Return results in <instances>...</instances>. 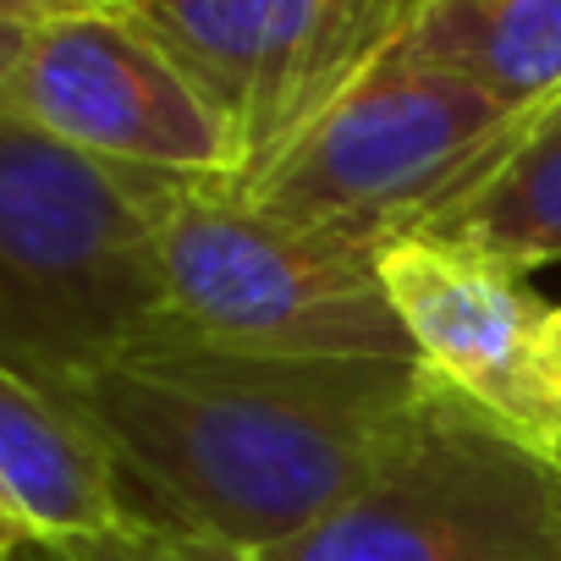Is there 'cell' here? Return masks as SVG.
I'll return each mask as SVG.
<instances>
[{"label":"cell","instance_id":"cell-20","mask_svg":"<svg viewBox=\"0 0 561 561\" xmlns=\"http://www.w3.org/2000/svg\"><path fill=\"white\" fill-rule=\"evenodd\" d=\"M556 468H561V451H556Z\"/></svg>","mask_w":561,"mask_h":561},{"label":"cell","instance_id":"cell-6","mask_svg":"<svg viewBox=\"0 0 561 561\" xmlns=\"http://www.w3.org/2000/svg\"><path fill=\"white\" fill-rule=\"evenodd\" d=\"M0 111L105 165L231 187L242 133L122 12H78L34 28Z\"/></svg>","mask_w":561,"mask_h":561},{"label":"cell","instance_id":"cell-9","mask_svg":"<svg viewBox=\"0 0 561 561\" xmlns=\"http://www.w3.org/2000/svg\"><path fill=\"white\" fill-rule=\"evenodd\" d=\"M0 490L45 539H89L127 517L100 440L39 386L0 369Z\"/></svg>","mask_w":561,"mask_h":561},{"label":"cell","instance_id":"cell-11","mask_svg":"<svg viewBox=\"0 0 561 561\" xmlns=\"http://www.w3.org/2000/svg\"><path fill=\"white\" fill-rule=\"evenodd\" d=\"M419 237L462 242L506 270H539L561 259V105L528 116L468 193Z\"/></svg>","mask_w":561,"mask_h":561},{"label":"cell","instance_id":"cell-10","mask_svg":"<svg viewBox=\"0 0 561 561\" xmlns=\"http://www.w3.org/2000/svg\"><path fill=\"white\" fill-rule=\"evenodd\" d=\"M397 50L462 72L523 122L561 105V0H435Z\"/></svg>","mask_w":561,"mask_h":561},{"label":"cell","instance_id":"cell-15","mask_svg":"<svg viewBox=\"0 0 561 561\" xmlns=\"http://www.w3.org/2000/svg\"><path fill=\"white\" fill-rule=\"evenodd\" d=\"M34 28H39V23L0 12V100H7V89H12V78H18V61H23V50H28Z\"/></svg>","mask_w":561,"mask_h":561},{"label":"cell","instance_id":"cell-12","mask_svg":"<svg viewBox=\"0 0 561 561\" xmlns=\"http://www.w3.org/2000/svg\"><path fill=\"white\" fill-rule=\"evenodd\" d=\"M435 7V0H336L331 7V28H325V39H320V56H314V67H309V78H304V89H298V105H293V116H287V127H280V138H293L314 111H325L353 78H364L380 56H391L397 45H402V34L424 18ZM275 138V144H280ZM270 144V149H275ZM264 149V154H270ZM259 154V160H264ZM253 160V165H259ZM248 165V171H253ZM242 171V176H248ZM237 176V182H242Z\"/></svg>","mask_w":561,"mask_h":561},{"label":"cell","instance_id":"cell-8","mask_svg":"<svg viewBox=\"0 0 561 561\" xmlns=\"http://www.w3.org/2000/svg\"><path fill=\"white\" fill-rule=\"evenodd\" d=\"M331 7L336 0H122V12L242 133L248 165L287 127Z\"/></svg>","mask_w":561,"mask_h":561},{"label":"cell","instance_id":"cell-1","mask_svg":"<svg viewBox=\"0 0 561 561\" xmlns=\"http://www.w3.org/2000/svg\"><path fill=\"white\" fill-rule=\"evenodd\" d=\"M430 386L419 358H270L160 320L61 408L111 457L127 512L264 556L380 468Z\"/></svg>","mask_w":561,"mask_h":561},{"label":"cell","instance_id":"cell-19","mask_svg":"<svg viewBox=\"0 0 561 561\" xmlns=\"http://www.w3.org/2000/svg\"><path fill=\"white\" fill-rule=\"evenodd\" d=\"M556 325H561V304H556Z\"/></svg>","mask_w":561,"mask_h":561},{"label":"cell","instance_id":"cell-16","mask_svg":"<svg viewBox=\"0 0 561 561\" xmlns=\"http://www.w3.org/2000/svg\"><path fill=\"white\" fill-rule=\"evenodd\" d=\"M0 561H78L61 539H45V534H18L7 550H0Z\"/></svg>","mask_w":561,"mask_h":561},{"label":"cell","instance_id":"cell-5","mask_svg":"<svg viewBox=\"0 0 561 561\" xmlns=\"http://www.w3.org/2000/svg\"><path fill=\"white\" fill-rule=\"evenodd\" d=\"M259 561H561V468L430 386L380 468Z\"/></svg>","mask_w":561,"mask_h":561},{"label":"cell","instance_id":"cell-4","mask_svg":"<svg viewBox=\"0 0 561 561\" xmlns=\"http://www.w3.org/2000/svg\"><path fill=\"white\" fill-rule=\"evenodd\" d=\"M154 264L165 320L215 347L270 358H413L375 248L264 215L226 187H171L154 226Z\"/></svg>","mask_w":561,"mask_h":561},{"label":"cell","instance_id":"cell-17","mask_svg":"<svg viewBox=\"0 0 561 561\" xmlns=\"http://www.w3.org/2000/svg\"><path fill=\"white\" fill-rule=\"evenodd\" d=\"M18 534H34V528L23 523V512L12 506V495H7V490H0V550H7V545H12Z\"/></svg>","mask_w":561,"mask_h":561},{"label":"cell","instance_id":"cell-7","mask_svg":"<svg viewBox=\"0 0 561 561\" xmlns=\"http://www.w3.org/2000/svg\"><path fill=\"white\" fill-rule=\"evenodd\" d=\"M380 280L424 375L556 462L561 391L545 375L556 304L528 293L517 270L446 237L386 242Z\"/></svg>","mask_w":561,"mask_h":561},{"label":"cell","instance_id":"cell-18","mask_svg":"<svg viewBox=\"0 0 561 561\" xmlns=\"http://www.w3.org/2000/svg\"><path fill=\"white\" fill-rule=\"evenodd\" d=\"M545 375H550V386L561 391V325L550 320V336H545Z\"/></svg>","mask_w":561,"mask_h":561},{"label":"cell","instance_id":"cell-13","mask_svg":"<svg viewBox=\"0 0 561 561\" xmlns=\"http://www.w3.org/2000/svg\"><path fill=\"white\" fill-rule=\"evenodd\" d=\"M67 550L78 561H259L237 545H220L209 534H193V528H176L160 517H138V512H127L122 523H111L89 539H67Z\"/></svg>","mask_w":561,"mask_h":561},{"label":"cell","instance_id":"cell-14","mask_svg":"<svg viewBox=\"0 0 561 561\" xmlns=\"http://www.w3.org/2000/svg\"><path fill=\"white\" fill-rule=\"evenodd\" d=\"M122 0H0V12L28 18V23H50V18H78V12H111Z\"/></svg>","mask_w":561,"mask_h":561},{"label":"cell","instance_id":"cell-2","mask_svg":"<svg viewBox=\"0 0 561 561\" xmlns=\"http://www.w3.org/2000/svg\"><path fill=\"white\" fill-rule=\"evenodd\" d=\"M171 187L0 111V369L61 402L165 320L154 226Z\"/></svg>","mask_w":561,"mask_h":561},{"label":"cell","instance_id":"cell-3","mask_svg":"<svg viewBox=\"0 0 561 561\" xmlns=\"http://www.w3.org/2000/svg\"><path fill=\"white\" fill-rule=\"evenodd\" d=\"M517 127L462 72L391 50L226 193L380 253L435 226Z\"/></svg>","mask_w":561,"mask_h":561}]
</instances>
